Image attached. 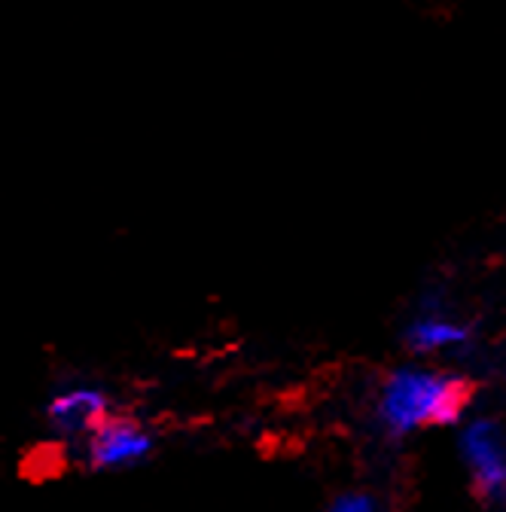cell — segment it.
I'll return each instance as SVG.
<instances>
[{
	"label": "cell",
	"mask_w": 506,
	"mask_h": 512,
	"mask_svg": "<svg viewBox=\"0 0 506 512\" xmlns=\"http://www.w3.org/2000/svg\"><path fill=\"white\" fill-rule=\"evenodd\" d=\"M476 400V378L455 363L403 360L378 378L369 418L388 442H403L436 427H458Z\"/></svg>",
	"instance_id": "cell-1"
},
{
	"label": "cell",
	"mask_w": 506,
	"mask_h": 512,
	"mask_svg": "<svg viewBox=\"0 0 506 512\" xmlns=\"http://www.w3.org/2000/svg\"><path fill=\"white\" fill-rule=\"evenodd\" d=\"M400 345L421 360L455 363L473 357L479 345V320L464 314L442 284H427L403 317Z\"/></svg>",
	"instance_id": "cell-2"
},
{
	"label": "cell",
	"mask_w": 506,
	"mask_h": 512,
	"mask_svg": "<svg viewBox=\"0 0 506 512\" xmlns=\"http://www.w3.org/2000/svg\"><path fill=\"white\" fill-rule=\"evenodd\" d=\"M455 445L467 482L488 512H506V421L494 412H470Z\"/></svg>",
	"instance_id": "cell-3"
},
{
	"label": "cell",
	"mask_w": 506,
	"mask_h": 512,
	"mask_svg": "<svg viewBox=\"0 0 506 512\" xmlns=\"http://www.w3.org/2000/svg\"><path fill=\"white\" fill-rule=\"evenodd\" d=\"M113 412L116 406H113L110 391L104 384L89 381V378H74V381L58 384L43 406V415L52 433L61 439H74V442H86Z\"/></svg>",
	"instance_id": "cell-4"
},
{
	"label": "cell",
	"mask_w": 506,
	"mask_h": 512,
	"mask_svg": "<svg viewBox=\"0 0 506 512\" xmlns=\"http://www.w3.org/2000/svg\"><path fill=\"white\" fill-rule=\"evenodd\" d=\"M156 452V433L135 415L113 412L86 442V464L98 473H122L147 464Z\"/></svg>",
	"instance_id": "cell-5"
},
{
	"label": "cell",
	"mask_w": 506,
	"mask_h": 512,
	"mask_svg": "<svg viewBox=\"0 0 506 512\" xmlns=\"http://www.w3.org/2000/svg\"><path fill=\"white\" fill-rule=\"evenodd\" d=\"M324 512H385V506L369 488H345L324 506Z\"/></svg>",
	"instance_id": "cell-6"
},
{
	"label": "cell",
	"mask_w": 506,
	"mask_h": 512,
	"mask_svg": "<svg viewBox=\"0 0 506 512\" xmlns=\"http://www.w3.org/2000/svg\"><path fill=\"white\" fill-rule=\"evenodd\" d=\"M491 366H494V372L506 381V339L494 348V354H491Z\"/></svg>",
	"instance_id": "cell-7"
}]
</instances>
